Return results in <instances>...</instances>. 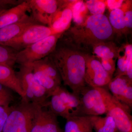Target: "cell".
<instances>
[{"label": "cell", "instance_id": "d4e9b609", "mask_svg": "<svg viewBox=\"0 0 132 132\" xmlns=\"http://www.w3.org/2000/svg\"><path fill=\"white\" fill-rule=\"evenodd\" d=\"M124 54L118 53L117 61V75L126 76L128 65L132 62V46L128 45L125 46Z\"/></svg>", "mask_w": 132, "mask_h": 132}, {"label": "cell", "instance_id": "7402d4cb", "mask_svg": "<svg viewBox=\"0 0 132 132\" xmlns=\"http://www.w3.org/2000/svg\"><path fill=\"white\" fill-rule=\"evenodd\" d=\"M29 64L40 69L61 85V79L59 71L48 56Z\"/></svg>", "mask_w": 132, "mask_h": 132}, {"label": "cell", "instance_id": "83f0119b", "mask_svg": "<svg viewBox=\"0 0 132 132\" xmlns=\"http://www.w3.org/2000/svg\"><path fill=\"white\" fill-rule=\"evenodd\" d=\"M88 10L92 15L104 14L106 8V3L103 1L89 0L86 2Z\"/></svg>", "mask_w": 132, "mask_h": 132}, {"label": "cell", "instance_id": "44dd1931", "mask_svg": "<svg viewBox=\"0 0 132 132\" xmlns=\"http://www.w3.org/2000/svg\"><path fill=\"white\" fill-rule=\"evenodd\" d=\"M30 65L32 69L33 74L36 80L45 88L50 97H51L61 85L40 69Z\"/></svg>", "mask_w": 132, "mask_h": 132}, {"label": "cell", "instance_id": "8fae6325", "mask_svg": "<svg viewBox=\"0 0 132 132\" xmlns=\"http://www.w3.org/2000/svg\"><path fill=\"white\" fill-rule=\"evenodd\" d=\"M32 17L39 24L48 25L53 15L59 8L60 1L27 0Z\"/></svg>", "mask_w": 132, "mask_h": 132}, {"label": "cell", "instance_id": "d6a6232c", "mask_svg": "<svg viewBox=\"0 0 132 132\" xmlns=\"http://www.w3.org/2000/svg\"><path fill=\"white\" fill-rule=\"evenodd\" d=\"M12 109V106H0V132H2L6 120Z\"/></svg>", "mask_w": 132, "mask_h": 132}, {"label": "cell", "instance_id": "30bf717a", "mask_svg": "<svg viewBox=\"0 0 132 132\" xmlns=\"http://www.w3.org/2000/svg\"><path fill=\"white\" fill-rule=\"evenodd\" d=\"M34 105L31 132H62L57 116L50 109L45 110V107Z\"/></svg>", "mask_w": 132, "mask_h": 132}, {"label": "cell", "instance_id": "cb8c5ba5", "mask_svg": "<svg viewBox=\"0 0 132 132\" xmlns=\"http://www.w3.org/2000/svg\"><path fill=\"white\" fill-rule=\"evenodd\" d=\"M109 21L115 33H122L126 30L125 27L124 12L121 8L112 10Z\"/></svg>", "mask_w": 132, "mask_h": 132}, {"label": "cell", "instance_id": "4316f807", "mask_svg": "<svg viewBox=\"0 0 132 132\" xmlns=\"http://www.w3.org/2000/svg\"><path fill=\"white\" fill-rule=\"evenodd\" d=\"M18 52L7 46L0 45V64L13 67L16 64V56Z\"/></svg>", "mask_w": 132, "mask_h": 132}, {"label": "cell", "instance_id": "9a60e30c", "mask_svg": "<svg viewBox=\"0 0 132 132\" xmlns=\"http://www.w3.org/2000/svg\"><path fill=\"white\" fill-rule=\"evenodd\" d=\"M30 11L27 0L6 10L0 14V28L14 24L26 19L29 16L28 12Z\"/></svg>", "mask_w": 132, "mask_h": 132}, {"label": "cell", "instance_id": "e0dca14e", "mask_svg": "<svg viewBox=\"0 0 132 132\" xmlns=\"http://www.w3.org/2000/svg\"><path fill=\"white\" fill-rule=\"evenodd\" d=\"M90 116H72L66 119L64 132H93Z\"/></svg>", "mask_w": 132, "mask_h": 132}, {"label": "cell", "instance_id": "8992f818", "mask_svg": "<svg viewBox=\"0 0 132 132\" xmlns=\"http://www.w3.org/2000/svg\"><path fill=\"white\" fill-rule=\"evenodd\" d=\"M106 116L113 118L119 132H132L131 108L118 101L104 88Z\"/></svg>", "mask_w": 132, "mask_h": 132}, {"label": "cell", "instance_id": "603a6c76", "mask_svg": "<svg viewBox=\"0 0 132 132\" xmlns=\"http://www.w3.org/2000/svg\"><path fill=\"white\" fill-rule=\"evenodd\" d=\"M51 100L48 102V106L50 110L57 116H60L67 119L73 116L69 109L67 106L60 97L56 94L51 96Z\"/></svg>", "mask_w": 132, "mask_h": 132}, {"label": "cell", "instance_id": "1f68e13d", "mask_svg": "<svg viewBox=\"0 0 132 132\" xmlns=\"http://www.w3.org/2000/svg\"><path fill=\"white\" fill-rule=\"evenodd\" d=\"M22 1L0 0V14L6 10L20 4Z\"/></svg>", "mask_w": 132, "mask_h": 132}, {"label": "cell", "instance_id": "3957f363", "mask_svg": "<svg viewBox=\"0 0 132 132\" xmlns=\"http://www.w3.org/2000/svg\"><path fill=\"white\" fill-rule=\"evenodd\" d=\"M16 73L27 100L42 107L48 106L49 102L47 100L50 97L49 95L36 80L31 65H20L19 71Z\"/></svg>", "mask_w": 132, "mask_h": 132}, {"label": "cell", "instance_id": "4dcf8cb0", "mask_svg": "<svg viewBox=\"0 0 132 132\" xmlns=\"http://www.w3.org/2000/svg\"><path fill=\"white\" fill-rule=\"evenodd\" d=\"M99 60L104 69L112 78V76L116 70V60L104 59Z\"/></svg>", "mask_w": 132, "mask_h": 132}, {"label": "cell", "instance_id": "f546056e", "mask_svg": "<svg viewBox=\"0 0 132 132\" xmlns=\"http://www.w3.org/2000/svg\"><path fill=\"white\" fill-rule=\"evenodd\" d=\"M131 2H127L123 4L121 9L124 13V19L126 29H131L132 27V11Z\"/></svg>", "mask_w": 132, "mask_h": 132}, {"label": "cell", "instance_id": "f1b7e54d", "mask_svg": "<svg viewBox=\"0 0 132 132\" xmlns=\"http://www.w3.org/2000/svg\"><path fill=\"white\" fill-rule=\"evenodd\" d=\"M12 90L0 84V106H10L14 100Z\"/></svg>", "mask_w": 132, "mask_h": 132}, {"label": "cell", "instance_id": "484cf974", "mask_svg": "<svg viewBox=\"0 0 132 132\" xmlns=\"http://www.w3.org/2000/svg\"><path fill=\"white\" fill-rule=\"evenodd\" d=\"M72 19L76 24L84 22L87 17L88 9L86 3L83 1H75L72 6Z\"/></svg>", "mask_w": 132, "mask_h": 132}, {"label": "cell", "instance_id": "52a82bcc", "mask_svg": "<svg viewBox=\"0 0 132 132\" xmlns=\"http://www.w3.org/2000/svg\"><path fill=\"white\" fill-rule=\"evenodd\" d=\"M104 88L88 86L82 89L79 95L81 105V115L100 116L106 114Z\"/></svg>", "mask_w": 132, "mask_h": 132}, {"label": "cell", "instance_id": "7a4b0ae2", "mask_svg": "<svg viewBox=\"0 0 132 132\" xmlns=\"http://www.w3.org/2000/svg\"><path fill=\"white\" fill-rule=\"evenodd\" d=\"M114 34L106 15H92L82 24L69 28L61 37L75 47L90 54L95 45L113 41Z\"/></svg>", "mask_w": 132, "mask_h": 132}, {"label": "cell", "instance_id": "836d02e7", "mask_svg": "<svg viewBox=\"0 0 132 132\" xmlns=\"http://www.w3.org/2000/svg\"><path fill=\"white\" fill-rule=\"evenodd\" d=\"M124 1H115V0H108L106 3L109 9L113 10H114L121 8L123 5Z\"/></svg>", "mask_w": 132, "mask_h": 132}, {"label": "cell", "instance_id": "7c38bea8", "mask_svg": "<svg viewBox=\"0 0 132 132\" xmlns=\"http://www.w3.org/2000/svg\"><path fill=\"white\" fill-rule=\"evenodd\" d=\"M75 1H60L59 8L48 26L55 34H63L69 28L72 19V6Z\"/></svg>", "mask_w": 132, "mask_h": 132}, {"label": "cell", "instance_id": "ba28073f", "mask_svg": "<svg viewBox=\"0 0 132 132\" xmlns=\"http://www.w3.org/2000/svg\"><path fill=\"white\" fill-rule=\"evenodd\" d=\"M54 34H56L48 26L39 24H34L4 46L10 47L19 52L44 38Z\"/></svg>", "mask_w": 132, "mask_h": 132}, {"label": "cell", "instance_id": "d6986e66", "mask_svg": "<svg viewBox=\"0 0 132 132\" xmlns=\"http://www.w3.org/2000/svg\"><path fill=\"white\" fill-rule=\"evenodd\" d=\"M119 48L113 41L100 43L95 45L92 53L99 59H117Z\"/></svg>", "mask_w": 132, "mask_h": 132}, {"label": "cell", "instance_id": "6da1fadb", "mask_svg": "<svg viewBox=\"0 0 132 132\" xmlns=\"http://www.w3.org/2000/svg\"><path fill=\"white\" fill-rule=\"evenodd\" d=\"M88 55L61 36L54 50L48 56L57 68L64 85L78 96L86 86L85 76Z\"/></svg>", "mask_w": 132, "mask_h": 132}, {"label": "cell", "instance_id": "ac0fdd59", "mask_svg": "<svg viewBox=\"0 0 132 132\" xmlns=\"http://www.w3.org/2000/svg\"><path fill=\"white\" fill-rule=\"evenodd\" d=\"M53 94H56L59 95L69 109L73 116H81V105L79 96L73 93H70L61 86L58 88Z\"/></svg>", "mask_w": 132, "mask_h": 132}, {"label": "cell", "instance_id": "9c48e42d", "mask_svg": "<svg viewBox=\"0 0 132 132\" xmlns=\"http://www.w3.org/2000/svg\"><path fill=\"white\" fill-rule=\"evenodd\" d=\"M112 79L98 59L94 55H88L85 73L86 84L92 87L104 88L108 85Z\"/></svg>", "mask_w": 132, "mask_h": 132}, {"label": "cell", "instance_id": "ffe728a7", "mask_svg": "<svg viewBox=\"0 0 132 132\" xmlns=\"http://www.w3.org/2000/svg\"><path fill=\"white\" fill-rule=\"evenodd\" d=\"M93 129L96 132H118L113 118L109 116H90Z\"/></svg>", "mask_w": 132, "mask_h": 132}, {"label": "cell", "instance_id": "5b68a950", "mask_svg": "<svg viewBox=\"0 0 132 132\" xmlns=\"http://www.w3.org/2000/svg\"><path fill=\"white\" fill-rule=\"evenodd\" d=\"M62 34L50 36L18 52L16 63L20 65L31 64L47 57L54 50Z\"/></svg>", "mask_w": 132, "mask_h": 132}, {"label": "cell", "instance_id": "277c9868", "mask_svg": "<svg viewBox=\"0 0 132 132\" xmlns=\"http://www.w3.org/2000/svg\"><path fill=\"white\" fill-rule=\"evenodd\" d=\"M34 110V105L24 100L12 106L2 132H31Z\"/></svg>", "mask_w": 132, "mask_h": 132}, {"label": "cell", "instance_id": "4fadbf2b", "mask_svg": "<svg viewBox=\"0 0 132 132\" xmlns=\"http://www.w3.org/2000/svg\"><path fill=\"white\" fill-rule=\"evenodd\" d=\"M132 80L126 76H118L109 83L111 94L121 103L132 107Z\"/></svg>", "mask_w": 132, "mask_h": 132}, {"label": "cell", "instance_id": "2e32d148", "mask_svg": "<svg viewBox=\"0 0 132 132\" xmlns=\"http://www.w3.org/2000/svg\"><path fill=\"white\" fill-rule=\"evenodd\" d=\"M0 84L18 94L21 100H27L19 78L12 67L0 64Z\"/></svg>", "mask_w": 132, "mask_h": 132}, {"label": "cell", "instance_id": "5bb4252c", "mask_svg": "<svg viewBox=\"0 0 132 132\" xmlns=\"http://www.w3.org/2000/svg\"><path fill=\"white\" fill-rule=\"evenodd\" d=\"M38 24L32 16L29 15L21 21L0 28V45L4 46L20 35L30 26Z\"/></svg>", "mask_w": 132, "mask_h": 132}]
</instances>
